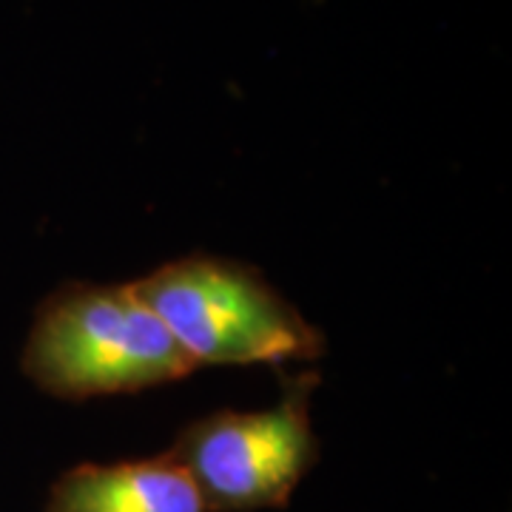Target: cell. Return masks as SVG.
Returning <instances> with one entry per match:
<instances>
[{"mask_svg": "<svg viewBox=\"0 0 512 512\" xmlns=\"http://www.w3.org/2000/svg\"><path fill=\"white\" fill-rule=\"evenodd\" d=\"M20 370L49 396L86 402L180 382L197 367L131 282H66L40 302Z\"/></svg>", "mask_w": 512, "mask_h": 512, "instance_id": "6da1fadb", "label": "cell"}, {"mask_svg": "<svg viewBox=\"0 0 512 512\" xmlns=\"http://www.w3.org/2000/svg\"><path fill=\"white\" fill-rule=\"evenodd\" d=\"M194 367L308 365L325 333L245 262L180 256L131 282Z\"/></svg>", "mask_w": 512, "mask_h": 512, "instance_id": "7a4b0ae2", "label": "cell"}, {"mask_svg": "<svg viewBox=\"0 0 512 512\" xmlns=\"http://www.w3.org/2000/svg\"><path fill=\"white\" fill-rule=\"evenodd\" d=\"M316 387L319 373L299 370L274 407L220 410L180 430L168 453L194 478L208 512L288 507L322 453L311 421Z\"/></svg>", "mask_w": 512, "mask_h": 512, "instance_id": "3957f363", "label": "cell"}, {"mask_svg": "<svg viewBox=\"0 0 512 512\" xmlns=\"http://www.w3.org/2000/svg\"><path fill=\"white\" fill-rule=\"evenodd\" d=\"M43 512H208L194 478L171 456L77 464L49 487Z\"/></svg>", "mask_w": 512, "mask_h": 512, "instance_id": "277c9868", "label": "cell"}]
</instances>
